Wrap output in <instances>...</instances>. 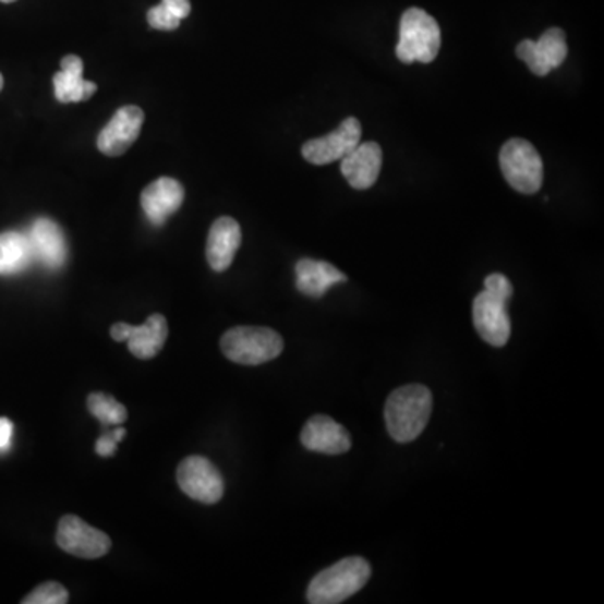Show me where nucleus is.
<instances>
[{
    "label": "nucleus",
    "mask_w": 604,
    "mask_h": 604,
    "mask_svg": "<svg viewBox=\"0 0 604 604\" xmlns=\"http://www.w3.org/2000/svg\"><path fill=\"white\" fill-rule=\"evenodd\" d=\"M442 34L437 21L423 9L412 8L401 15L397 58L404 64L434 61L440 51Z\"/></svg>",
    "instance_id": "obj_3"
},
{
    "label": "nucleus",
    "mask_w": 604,
    "mask_h": 604,
    "mask_svg": "<svg viewBox=\"0 0 604 604\" xmlns=\"http://www.w3.org/2000/svg\"><path fill=\"white\" fill-rule=\"evenodd\" d=\"M432 408L434 397L426 386H401L386 400L385 420L388 434L400 444L415 440L425 430Z\"/></svg>",
    "instance_id": "obj_1"
},
{
    "label": "nucleus",
    "mask_w": 604,
    "mask_h": 604,
    "mask_svg": "<svg viewBox=\"0 0 604 604\" xmlns=\"http://www.w3.org/2000/svg\"><path fill=\"white\" fill-rule=\"evenodd\" d=\"M301 444L311 451L339 456L351 448V437L345 426L326 415L307 420L301 432Z\"/></svg>",
    "instance_id": "obj_13"
},
{
    "label": "nucleus",
    "mask_w": 604,
    "mask_h": 604,
    "mask_svg": "<svg viewBox=\"0 0 604 604\" xmlns=\"http://www.w3.org/2000/svg\"><path fill=\"white\" fill-rule=\"evenodd\" d=\"M516 52L535 76H547L554 68H559L568 58L565 31L551 27L539 37V40H521L517 45Z\"/></svg>",
    "instance_id": "obj_8"
},
{
    "label": "nucleus",
    "mask_w": 604,
    "mask_h": 604,
    "mask_svg": "<svg viewBox=\"0 0 604 604\" xmlns=\"http://www.w3.org/2000/svg\"><path fill=\"white\" fill-rule=\"evenodd\" d=\"M220 348L233 363L257 366L276 360L285 350V341L274 329L239 326L222 336Z\"/></svg>",
    "instance_id": "obj_4"
},
{
    "label": "nucleus",
    "mask_w": 604,
    "mask_h": 604,
    "mask_svg": "<svg viewBox=\"0 0 604 604\" xmlns=\"http://www.w3.org/2000/svg\"><path fill=\"white\" fill-rule=\"evenodd\" d=\"M341 173L353 189L366 190L375 185L383 165V152L378 143H360L353 152L339 160Z\"/></svg>",
    "instance_id": "obj_14"
},
{
    "label": "nucleus",
    "mask_w": 604,
    "mask_h": 604,
    "mask_svg": "<svg viewBox=\"0 0 604 604\" xmlns=\"http://www.w3.org/2000/svg\"><path fill=\"white\" fill-rule=\"evenodd\" d=\"M110 335L114 341H128L133 357L152 360L164 350L168 338V323L161 314H152L142 326L117 323L111 326Z\"/></svg>",
    "instance_id": "obj_9"
},
{
    "label": "nucleus",
    "mask_w": 604,
    "mask_h": 604,
    "mask_svg": "<svg viewBox=\"0 0 604 604\" xmlns=\"http://www.w3.org/2000/svg\"><path fill=\"white\" fill-rule=\"evenodd\" d=\"M499 164L504 179L516 192L532 195L543 186V158L528 140L510 138L504 143Z\"/></svg>",
    "instance_id": "obj_5"
},
{
    "label": "nucleus",
    "mask_w": 604,
    "mask_h": 604,
    "mask_svg": "<svg viewBox=\"0 0 604 604\" xmlns=\"http://www.w3.org/2000/svg\"><path fill=\"white\" fill-rule=\"evenodd\" d=\"M372 578V566L363 557H345L321 571L307 588L311 604H338L357 594Z\"/></svg>",
    "instance_id": "obj_2"
},
{
    "label": "nucleus",
    "mask_w": 604,
    "mask_h": 604,
    "mask_svg": "<svg viewBox=\"0 0 604 604\" xmlns=\"http://www.w3.org/2000/svg\"><path fill=\"white\" fill-rule=\"evenodd\" d=\"M161 4L171 12V14L182 19L189 17L190 12H192V5H190L189 0H164Z\"/></svg>",
    "instance_id": "obj_26"
},
{
    "label": "nucleus",
    "mask_w": 604,
    "mask_h": 604,
    "mask_svg": "<svg viewBox=\"0 0 604 604\" xmlns=\"http://www.w3.org/2000/svg\"><path fill=\"white\" fill-rule=\"evenodd\" d=\"M83 61L77 56L70 55L61 61V71L55 74L56 98L59 102H81L88 101L95 95L96 86L92 81L83 77Z\"/></svg>",
    "instance_id": "obj_19"
},
{
    "label": "nucleus",
    "mask_w": 604,
    "mask_h": 604,
    "mask_svg": "<svg viewBox=\"0 0 604 604\" xmlns=\"http://www.w3.org/2000/svg\"><path fill=\"white\" fill-rule=\"evenodd\" d=\"M485 291L492 292V294L504 299L506 302H509L514 294L512 285L504 274H491V276L485 277Z\"/></svg>",
    "instance_id": "obj_24"
},
{
    "label": "nucleus",
    "mask_w": 604,
    "mask_h": 604,
    "mask_svg": "<svg viewBox=\"0 0 604 604\" xmlns=\"http://www.w3.org/2000/svg\"><path fill=\"white\" fill-rule=\"evenodd\" d=\"M33 261L36 258L26 233L14 230L0 233V276L23 273Z\"/></svg>",
    "instance_id": "obj_20"
},
{
    "label": "nucleus",
    "mask_w": 604,
    "mask_h": 604,
    "mask_svg": "<svg viewBox=\"0 0 604 604\" xmlns=\"http://www.w3.org/2000/svg\"><path fill=\"white\" fill-rule=\"evenodd\" d=\"M177 482L190 499L197 503L217 504L224 497L222 475L205 457H186L177 469Z\"/></svg>",
    "instance_id": "obj_6"
},
{
    "label": "nucleus",
    "mask_w": 604,
    "mask_h": 604,
    "mask_svg": "<svg viewBox=\"0 0 604 604\" xmlns=\"http://www.w3.org/2000/svg\"><path fill=\"white\" fill-rule=\"evenodd\" d=\"M29 237L34 258L49 269H59L68 258L67 237L51 219H37L31 227Z\"/></svg>",
    "instance_id": "obj_16"
},
{
    "label": "nucleus",
    "mask_w": 604,
    "mask_h": 604,
    "mask_svg": "<svg viewBox=\"0 0 604 604\" xmlns=\"http://www.w3.org/2000/svg\"><path fill=\"white\" fill-rule=\"evenodd\" d=\"M0 2H4V4H11V2H15V0H0Z\"/></svg>",
    "instance_id": "obj_29"
},
{
    "label": "nucleus",
    "mask_w": 604,
    "mask_h": 604,
    "mask_svg": "<svg viewBox=\"0 0 604 604\" xmlns=\"http://www.w3.org/2000/svg\"><path fill=\"white\" fill-rule=\"evenodd\" d=\"M241 226L230 217L215 220L208 232L207 261L215 273H224L233 263L237 251L241 247Z\"/></svg>",
    "instance_id": "obj_17"
},
{
    "label": "nucleus",
    "mask_w": 604,
    "mask_h": 604,
    "mask_svg": "<svg viewBox=\"0 0 604 604\" xmlns=\"http://www.w3.org/2000/svg\"><path fill=\"white\" fill-rule=\"evenodd\" d=\"M473 326L491 347H506L510 338V319L507 302L488 291L473 299Z\"/></svg>",
    "instance_id": "obj_11"
},
{
    "label": "nucleus",
    "mask_w": 604,
    "mask_h": 604,
    "mask_svg": "<svg viewBox=\"0 0 604 604\" xmlns=\"http://www.w3.org/2000/svg\"><path fill=\"white\" fill-rule=\"evenodd\" d=\"M143 121H145V113L138 106L120 108L98 135L99 152L108 157L123 155L138 140Z\"/></svg>",
    "instance_id": "obj_12"
},
{
    "label": "nucleus",
    "mask_w": 604,
    "mask_h": 604,
    "mask_svg": "<svg viewBox=\"0 0 604 604\" xmlns=\"http://www.w3.org/2000/svg\"><path fill=\"white\" fill-rule=\"evenodd\" d=\"M124 435H126V430L114 428L111 434L102 435L98 442H96V454L101 457H113L117 454V445L123 440Z\"/></svg>",
    "instance_id": "obj_25"
},
{
    "label": "nucleus",
    "mask_w": 604,
    "mask_h": 604,
    "mask_svg": "<svg viewBox=\"0 0 604 604\" xmlns=\"http://www.w3.org/2000/svg\"><path fill=\"white\" fill-rule=\"evenodd\" d=\"M88 408L92 415L105 425L118 426L128 419L126 408L114 400L110 395L92 394L88 398Z\"/></svg>",
    "instance_id": "obj_21"
},
{
    "label": "nucleus",
    "mask_w": 604,
    "mask_h": 604,
    "mask_svg": "<svg viewBox=\"0 0 604 604\" xmlns=\"http://www.w3.org/2000/svg\"><path fill=\"white\" fill-rule=\"evenodd\" d=\"M185 190L170 177H161L142 193V207L154 226H164L171 214L182 207Z\"/></svg>",
    "instance_id": "obj_15"
},
{
    "label": "nucleus",
    "mask_w": 604,
    "mask_h": 604,
    "mask_svg": "<svg viewBox=\"0 0 604 604\" xmlns=\"http://www.w3.org/2000/svg\"><path fill=\"white\" fill-rule=\"evenodd\" d=\"M70 601V593L59 582L49 581L37 587L33 593L27 594L23 604H64Z\"/></svg>",
    "instance_id": "obj_22"
},
{
    "label": "nucleus",
    "mask_w": 604,
    "mask_h": 604,
    "mask_svg": "<svg viewBox=\"0 0 604 604\" xmlns=\"http://www.w3.org/2000/svg\"><path fill=\"white\" fill-rule=\"evenodd\" d=\"M12 435H14V423L9 419H0V450H9L12 444Z\"/></svg>",
    "instance_id": "obj_27"
},
{
    "label": "nucleus",
    "mask_w": 604,
    "mask_h": 604,
    "mask_svg": "<svg viewBox=\"0 0 604 604\" xmlns=\"http://www.w3.org/2000/svg\"><path fill=\"white\" fill-rule=\"evenodd\" d=\"M2 88H4V77L0 74V92H2Z\"/></svg>",
    "instance_id": "obj_28"
},
{
    "label": "nucleus",
    "mask_w": 604,
    "mask_h": 604,
    "mask_svg": "<svg viewBox=\"0 0 604 604\" xmlns=\"http://www.w3.org/2000/svg\"><path fill=\"white\" fill-rule=\"evenodd\" d=\"M56 543L62 551L83 559H98L111 549V539L105 532L71 514L59 521Z\"/></svg>",
    "instance_id": "obj_7"
},
{
    "label": "nucleus",
    "mask_w": 604,
    "mask_h": 604,
    "mask_svg": "<svg viewBox=\"0 0 604 604\" xmlns=\"http://www.w3.org/2000/svg\"><path fill=\"white\" fill-rule=\"evenodd\" d=\"M149 26L160 31H176L180 26V19L171 14L164 4L152 8L146 14Z\"/></svg>",
    "instance_id": "obj_23"
},
{
    "label": "nucleus",
    "mask_w": 604,
    "mask_h": 604,
    "mask_svg": "<svg viewBox=\"0 0 604 604\" xmlns=\"http://www.w3.org/2000/svg\"><path fill=\"white\" fill-rule=\"evenodd\" d=\"M339 282H347V276L325 261L301 258L295 264V286L307 298H323L329 288Z\"/></svg>",
    "instance_id": "obj_18"
},
{
    "label": "nucleus",
    "mask_w": 604,
    "mask_h": 604,
    "mask_svg": "<svg viewBox=\"0 0 604 604\" xmlns=\"http://www.w3.org/2000/svg\"><path fill=\"white\" fill-rule=\"evenodd\" d=\"M361 143V123L357 118H347L338 130L321 138L310 140L302 145V157L313 165H328L339 161Z\"/></svg>",
    "instance_id": "obj_10"
}]
</instances>
